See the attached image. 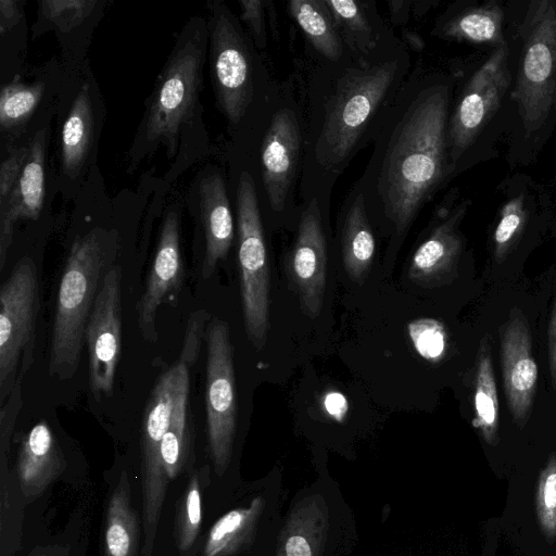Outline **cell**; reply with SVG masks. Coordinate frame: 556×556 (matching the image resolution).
I'll list each match as a JSON object with an SVG mask.
<instances>
[{"label": "cell", "instance_id": "f546056e", "mask_svg": "<svg viewBox=\"0 0 556 556\" xmlns=\"http://www.w3.org/2000/svg\"><path fill=\"white\" fill-rule=\"evenodd\" d=\"M43 90L42 83L33 85L11 83L3 86L0 94L2 128H12L28 118L37 108Z\"/></svg>", "mask_w": 556, "mask_h": 556}, {"label": "cell", "instance_id": "484cf974", "mask_svg": "<svg viewBox=\"0 0 556 556\" xmlns=\"http://www.w3.org/2000/svg\"><path fill=\"white\" fill-rule=\"evenodd\" d=\"M473 413V427L488 444L496 445L498 443V396L488 336L481 340L477 352Z\"/></svg>", "mask_w": 556, "mask_h": 556}, {"label": "cell", "instance_id": "f35d334b", "mask_svg": "<svg viewBox=\"0 0 556 556\" xmlns=\"http://www.w3.org/2000/svg\"><path fill=\"white\" fill-rule=\"evenodd\" d=\"M29 147L16 150L1 164L0 169V202L3 203L11 194L22 168L25 164Z\"/></svg>", "mask_w": 556, "mask_h": 556}, {"label": "cell", "instance_id": "ffe728a7", "mask_svg": "<svg viewBox=\"0 0 556 556\" xmlns=\"http://www.w3.org/2000/svg\"><path fill=\"white\" fill-rule=\"evenodd\" d=\"M29 151L20 177L1 203L0 214V270L12 242L17 219H37L45 199V131H40L28 146Z\"/></svg>", "mask_w": 556, "mask_h": 556}, {"label": "cell", "instance_id": "ee69618b", "mask_svg": "<svg viewBox=\"0 0 556 556\" xmlns=\"http://www.w3.org/2000/svg\"><path fill=\"white\" fill-rule=\"evenodd\" d=\"M402 34L404 38L403 42L405 45H409L410 48L416 51H421L424 49L425 41L417 33L412 30H403Z\"/></svg>", "mask_w": 556, "mask_h": 556}, {"label": "cell", "instance_id": "7a4b0ae2", "mask_svg": "<svg viewBox=\"0 0 556 556\" xmlns=\"http://www.w3.org/2000/svg\"><path fill=\"white\" fill-rule=\"evenodd\" d=\"M343 58L323 104L313 113L303 150V191L314 178L325 190L331 188L356 153L374 140L410 67L405 43L392 34L367 55L351 53L349 62Z\"/></svg>", "mask_w": 556, "mask_h": 556}, {"label": "cell", "instance_id": "30bf717a", "mask_svg": "<svg viewBox=\"0 0 556 556\" xmlns=\"http://www.w3.org/2000/svg\"><path fill=\"white\" fill-rule=\"evenodd\" d=\"M205 406L210 455L222 478L230 467L237 430L233 349L229 326L214 318L206 331Z\"/></svg>", "mask_w": 556, "mask_h": 556}, {"label": "cell", "instance_id": "9a60e30c", "mask_svg": "<svg viewBox=\"0 0 556 556\" xmlns=\"http://www.w3.org/2000/svg\"><path fill=\"white\" fill-rule=\"evenodd\" d=\"M327 241L317 198L306 202L288 256V273L304 312L312 318L321 312L327 281Z\"/></svg>", "mask_w": 556, "mask_h": 556}, {"label": "cell", "instance_id": "4316f807", "mask_svg": "<svg viewBox=\"0 0 556 556\" xmlns=\"http://www.w3.org/2000/svg\"><path fill=\"white\" fill-rule=\"evenodd\" d=\"M503 17L502 8L495 3L468 8L442 24L438 36L473 45L493 46L496 49L506 45Z\"/></svg>", "mask_w": 556, "mask_h": 556}, {"label": "cell", "instance_id": "d4e9b609", "mask_svg": "<svg viewBox=\"0 0 556 556\" xmlns=\"http://www.w3.org/2000/svg\"><path fill=\"white\" fill-rule=\"evenodd\" d=\"M139 535L128 477L123 472L108 501L104 556H137Z\"/></svg>", "mask_w": 556, "mask_h": 556}, {"label": "cell", "instance_id": "ba28073f", "mask_svg": "<svg viewBox=\"0 0 556 556\" xmlns=\"http://www.w3.org/2000/svg\"><path fill=\"white\" fill-rule=\"evenodd\" d=\"M204 45L201 34L181 39L155 85L143 119L141 136L164 143L175 155L181 125L191 115L202 83Z\"/></svg>", "mask_w": 556, "mask_h": 556}, {"label": "cell", "instance_id": "74e56055", "mask_svg": "<svg viewBox=\"0 0 556 556\" xmlns=\"http://www.w3.org/2000/svg\"><path fill=\"white\" fill-rule=\"evenodd\" d=\"M240 17L248 25L255 43L260 49L266 46L264 2L258 0H241Z\"/></svg>", "mask_w": 556, "mask_h": 556}, {"label": "cell", "instance_id": "b9f144b4", "mask_svg": "<svg viewBox=\"0 0 556 556\" xmlns=\"http://www.w3.org/2000/svg\"><path fill=\"white\" fill-rule=\"evenodd\" d=\"M325 407L331 416L341 420L346 412L348 404L342 394L332 392L326 396Z\"/></svg>", "mask_w": 556, "mask_h": 556}, {"label": "cell", "instance_id": "d6986e66", "mask_svg": "<svg viewBox=\"0 0 556 556\" xmlns=\"http://www.w3.org/2000/svg\"><path fill=\"white\" fill-rule=\"evenodd\" d=\"M468 201L447 210L441 207L428 236L415 250L408 265V278L416 285L433 288L452 279L463 250L459 225Z\"/></svg>", "mask_w": 556, "mask_h": 556}, {"label": "cell", "instance_id": "3957f363", "mask_svg": "<svg viewBox=\"0 0 556 556\" xmlns=\"http://www.w3.org/2000/svg\"><path fill=\"white\" fill-rule=\"evenodd\" d=\"M356 542L354 513L338 482L323 467L289 503L274 556H348Z\"/></svg>", "mask_w": 556, "mask_h": 556}, {"label": "cell", "instance_id": "f1b7e54d", "mask_svg": "<svg viewBox=\"0 0 556 556\" xmlns=\"http://www.w3.org/2000/svg\"><path fill=\"white\" fill-rule=\"evenodd\" d=\"M92 108L88 86H84L73 101L62 128V164L74 177L80 169L90 148Z\"/></svg>", "mask_w": 556, "mask_h": 556}, {"label": "cell", "instance_id": "e0dca14e", "mask_svg": "<svg viewBox=\"0 0 556 556\" xmlns=\"http://www.w3.org/2000/svg\"><path fill=\"white\" fill-rule=\"evenodd\" d=\"M500 355L507 406L516 425L523 428L532 412L538 365L528 320L518 308L510 311L500 329Z\"/></svg>", "mask_w": 556, "mask_h": 556}, {"label": "cell", "instance_id": "44dd1931", "mask_svg": "<svg viewBox=\"0 0 556 556\" xmlns=\"http://www.w3.org/2000/svg\"><path fill=\"white\" fill-rule=\"evenodd\" d=\"M65 458L45 420L22 439L16 462L18 486L26 498L39 496L61 475Z\"/></svg>", "mask_w": 556, "mask_h": 556}, {"label": "cell", "instance_id": "f6af8a7d", "mask_svg": "<svg viewBox=\"0 0 556 556\" xmlns=\"http://www.w3.org/2000/svg\"><path fill=\"white\" fill-rule=\"evenodd\" d=\"M29 556H61L52 552V548L38 549L30 554Z\"/></svg>", "mask_w": 556, "mask_h": 556}, {"label": "cell", "instance_id": "ac0fdd59", "mask_svg": "<svg viewBox=\"0 0 556 556\" xmlns=\"http://www.w3.org/2000/svg\"><path fill=\"white\" fill-rule=\"evenodd\" d=\"M184 275L179 218L176 212L170 211L163 220L146 288L136 305L138 328L147 342L157 341V308L165 302L176 305Z\"/></svg>", "mask_w": 556, "mask_h": 556}, {"label": "cell", "instance_id": "7bdbcfd3", "mask_svg": "<svg viewBox=\"0 0 556 556\" xmlns=\"http://www.w3.org/2000/svg\"><path fill=\"white\" fill-rule=\"evenodd\" d=\"M1 10V33L4 31V28L17 22V2L15 1H7L1 0L0 2Z\"/></svg>", "mask_w": 556, "mask_h": 556}, {"label": "cell", "instance_id": "4dcf8cb0", "mask_svg": "<svg viewBox=\"0 0 556 556\" xmlns=\"http://www.w3.org/2000/svg\"><path fill=\"white\" fill-rule=\"evenodd\" d=\"M176 521L177 545L182 554L193 545L202 522L201 484L197 475L188 482Z\"/></svg>", "mask_w": 556, "mask_h": 556}, {"label": "cell", "instance_id": "4fadbf2b", "mask_svg": "<svg viewBox=\"0 0 556 556\" xmlns=\"http://www.w3.org/2000/svg\"><path fill=\"white\" fill-rule=\"evenodd\" d=\"M507 59V45L493 51L467 83L450 117L447 141L453 169L501 105L510 83Z\"/></svg>", "mask_w": 556, "mask_h": 556}, {"label": "cell", "instance_id": "836d02e7", "mask_svg": "<svg viewBox=\"0 0 556 556\" xmlns=\"http://www.w3.org/2000/svg\"><path fill=\"white\" fill-rule=\"evenodd\" d=\"M409 334L418 353L432 362L441 359L446 350V332L441 323L431 318L413 321Z\"/></svg>", "mask_w": 556, "mask_h": 556}, {"label": "cell", "instance_id": "5bb4252c", "mask_svg": "<svg viewBox=\"0 0 556 556\" xmlns=\"http://www.w3.org/2000/svg\"><path fill=\"white\" fill-rule=\"evenodd\" d=\"M85 340L89 353V386L100 400L114 387L122 352V274L119 267L106 270L87 324Z\"/></svg>", "mask_w": 556, "mask_h": 556}, {"label": "cell", "instance_id": "8992f818", "mask_svg": "<svg viewBox=\"0 0 556 556\" xmlns=\"http://www.w3.org/2000/svg\"><path fill=\"white\" fill-rule=\"evenodd\" d=\"M523 48L514 100L529 136L548 117L556 99V2L533 1L523 23Z\"/></svg>", "mask_w": 556, "mask_h": 556}, {"label": "cell", "instance_id": "52a82bcc", "mask_svg": "<svg viewBox=\"0 0 556 556\" xmlns=\"http://www.w3.org/2000/svg\"><path fill=\"white\" fill-rule=\"evenodd\" d=\"M238 263L244 328L261 350L269 327V268L254 180L242 172L237 188Z\"/></svg>", "mask_w": 556, "mask_h": 556}, {"label": "cell", "instance_id": "8d00e7d4", "mask_svg": "<svg viewBox=\"0 0 556 556\" xmlns=\"http://www.w3.org/2000/svg\"><path fill=\"white\" fill-rule=\"evenodd\" d=\"M206 318L204 311H198L190 315L188 320L184 346L179 358V361L186 363L188 367L192 366L198 358Z\"/></svg>", "mask_w": 556, "mask_h": 556}, {"label": "cell", "instance_id": "603a6c76", "mask_svg": "<svg viewBox=\"0 0 556 556\" xmlns=\"http://www.w3.org/2000/svg\"><path fill=\"white\" fill-rule=\"evenodd\" d=\"M341 253L349 277L362 282L368 275L376 253V238L364 198L354 185L341 210Z\"/></svg>", "mask_w": 556, "mask_h": 556}, {"label": "cell", "instance_id": "9c48e42d", "mask_svg": "<svg viewBox=\"0 0 556 556\" xmlns=\"http://www.w3.org/2000/svg\"><path fill=\"white\" fill-rule=\"evenodd\" d=\"M39 285L36 265L22 257L0 291V405L34 359Z\"/></svg>", "mask_w": 556, "mask_h": 556}, {"label": "cell", "instance_id": "277c9868", "mask_svg": "<svg viewBox=\"0 0 556 556\" xmlns=\"http://www.w3.org/2000/svg\"><path fill=\"white\" fill-rule=\"evenodd\" d=\"M105 263L106 252L98 232L91 231L75 239L58 291L50 341L51 377L67 380L78 368Z\"/></svg>", "mask_w": 556, "mask_h": 556}, {"label": "cell", "instance_id": "7402d4cb", "mask_svg": "<svg viewBox=\"0 0 556 556\" xmlns=\"http://www.w3.org/2000/svg\"><path fill=\"white\" fill-rule=\"evenodd\" d=\"M200 208L205 233L202 277L207 279L225 260L233 240V219L224 179L206 176L200 184Z\"/></svg>", "mask_w": 556, "mask_h": 556}, {"label": "cell", "instance_id": "1f68e13d", "mask_svg": "<svg viewBox=\"0 0 556 556\" xmlns=\"http://www.w3.org/2000/svg\"><path fill=\"white\" fill-rule=\"evenodd\" d=\"M527 219L525 199L519 194L501 208L500 219L493 235L494 257L502 262L520 236Z\"/></svg>", "mask_w": 556, "mask_h": 556}, {"label": "cell", "instance_id": "d6a6232c", "mask_svg": "<svg viewBox=\"0 0 556 556\" xmlns=\"http://www.w3.org/2000/svg\"><path fill=\"white\" fill-rule=\"evenodd\" d=\"M535 508L545 538L556 539V453L549 455L539 477Z\"/></svg>", "mask_w": 556, "mask_h": 556}, {"label": "cell", "instance_id": "60d3db41", "mask_svg": "<svg viewBox=\"0 0 556 556\" xmlns=\"http://www.w3.org/2000/svg\"><path fill=\"white\" fill-rule=\"evenodd\" d=\"M413 3L414 2L406 0H393L388 2L391 21L394 25H403L408 20V13Z\"/></svg>", "mask_w": 556, "mask_h": 556}, {"label": "cell", "instance_id": "bcb514c9", "mask_svg": "<svg viewBox=\"0 0 556 556\" xmlns=\"http://www.w3.org/2000/svg\"><path fill=\"white\" fill-rule=\"evenodd\" d=\"M555 106H556V99H555Z\"/></svg>", "mask_w": 556, "mask_h": 556}, {"label": "cell", "instance_id": "cb8c5ba5", "mask_svg": "<svg viewBox=\"0 0 556 556\" xmlns=\"http://www.w3.org/2000/svg\"><path fill=\"white\" fill-rule=\"evenodd\" d=\"M325 2L344 47L355 55L371 53L391 34L380 22L374 1Z\"/></svg>", "mask_w": 556, "mask_h": 556}, {"label": "cell", "instance_id": "2e32d148", "mask_svg": "<svg viewBox=\"0 0 556 556\" xmlns=\"http://www.w3.org/2000/svg\"><path fill=\"white\" fill-rule=\"evenodd\" d=\"M304 138L296 114L279 109L271 117L261 149L263 185L269 206L282 212L302 166Z\"/></svg>", "mask_w": 556, "mask_h": 556}, {"label": "cell", "instance_id": "6da1fadb", "mask_svg": "<svg viewBox=\"0 0 556 556\" xmlns=\"http://www.w3.org/2000/svg\"><path fill=\"white\" fill-rule=\"evenodd\" d=\"M450 100L446 83L417 73L408 75L355 182L371 225L387 228L392 247L405 238L425 204L453 172L447 141Z\"/></svg>", "mask_w": 556, "mask_h": 556}, {"label": "cell", "instance_id": "7c38bea8", "mask_svg": "<svg viewBox=\"0 0 556 556\" xmlns=\"http://www.w3.org/2000/svg\"><path fill=\"white\" fill-rule=\"evenodd\" d=\"M212 11L210 34L214 89L227 119L238 124L253 99L252 56L228 9L219 3Z\"/></svg>", "mask_w": 556, "mask_h": 556}, {"label": "cell", "instance_id": "d590c367", "mask_svg": "<svg viewBox=\"0 0 556 556\" xmlns=\"http://www.w3.org/2000/svg\"><path fill=\"white\" fill-rule=\"evenodd\" d=\"M23 378L17 377L16 382L9 395L8 403L0 409V447L1 460L7 462L10 451V439L22 406L21 386Z\"/></svg>", "mask_w": 556, "mask_h": 556}, {"label": "cell", "instance_id": "5b68a950", "mask_svg": "<svg viewBox=\"0 0 556 556\" xmlns=\"http://www.w3.org/2000/svg\"><path fill=\"white\" fill-rule=\"evenodd\" d=\"M282 478L271 470L211 527L204 556H274L281 525Z\"/></svg>", "mask_w": 556, "mask_h": 556}, {"label": "cell", "instance_id": "8fae6325", "mask_svg": "<svg viewBox=\"0 0 556 556\" xmlns=\"http://www.w3.org/2000/svg\"><path fill=\"white\" fill-rule=\"evenodd\" d=\"M177 363L155 381L148 399L141 433L142 522L144 543L141 556H152L156 529L165 500L168 478L162 460L161 445L174 410Z\"/></svg>", "mask_w": 556, "mask_h": 556}, {"label": "cell", "instance_id": "e575fe53", "mask_svg": "<svg viewBox=\"0 0 556 556\" xmlns=\"http://www.w3.org/2000/svg\"><path fill=\"white\" fill-rule=\"evenodd\" d=\"M94 1H43L41 11L46 18L63 31L77 26L92 11Z\"/></svg>", "mask_w": 556, "mask_h": 556}, {"label": "cell", "instance_id": "ab89813d", "mask_svg": "<svg viewBox=\"0 0 556 556\" xmlns=\"http://www.w3.org/2000/svg\"><path fill=\"white\" fill-rule=\"evenodd\" d=\"M547 359L551 383L556 390V290L554 292L547 329Z\"/></svg>", "mask_w": 556, "mask_h": 556}, {"label": "cell", "instance_id": "83f0119b", "mask_svg": "<svg viewBox=\"0 0 556 556\" xmlns=\"http://www.w3.org/2000/svg\"><path fill=\"white\" fill-rule=\"evenodd\" d=\"M288 12L318 53L330 62L342 59L346 49L325 0H290Z\"/></svg>", "mask_w": 556, "mask_h": 556}]
</instances>
